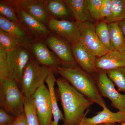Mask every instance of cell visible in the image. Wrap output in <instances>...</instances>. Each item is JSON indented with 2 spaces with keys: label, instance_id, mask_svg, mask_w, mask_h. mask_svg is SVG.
Instances as JSON below:
<instances>
[{
  "label": "cell",
  "instance_id": "cell-1",
  "mask_svg": "<svg viewBox=\"0 0 125 125\" xmlns=\"http://www.w3.org/2000/svg\"><path fill=\"white\" fill-rule=\"evenodd\" d=\"M56 83L64 112L62 125H79L88 113L89 108L94 103L62 76L56 79Z\"/></svg>",
  "mask_w": 125,
  "mask_h": 125
},
{
  "label": "cell",
  "instance_id": "cell-2",
  "mask_svg": "<svg viewBox=\"0 0 125 125\" xmlns=\"http://www.w3.org/2000/svg\"><path fill=\"white\" fill-rule=\"evenodd\" d=\"M54 71L94 103L102 108L106 106L99 92L94 77L84 71L78 65L70 66H59Z\"/></svg>",
  "mask_w": 125,
  "mask_h": 125
},
{
  "label": "cell",
  "instance_id": "cell-3",
  "mask_svg": "<svg viewBox=\"0 0 125 125\" xmlns=\"http://www.w3.org/2000/svg\"><path fill=\"white\" fill-rule=\"evenodd\" d=\"M0 106L16 117L25 112L24 97L16 81L9 78L0 80Z\"/></svg>",
  "mask_w": 125,
  "mask_h": 125
},
{
  "label": "cell",
  "instance_id": "cell-4",
  "mask_svg": "<svg viewBox=\"0 0 125 125\" xmlns=\"http://www.w3.org/2000/svg\"><path fill=\"white\" fill-rule=\"evenodd\" d=\"M50 69L33 57L31 58L25 68L21 82L20 89L24 97H30L44 84Z\"/></svg>",
  "mask_w": 125,
  "mask_h": 125
},
{
  "label": "cell",
  "instance_id": "cell-5",
  "mask_svg": "<svg viewBox=\"0 0 125 125\" xmlns=\"http://www.w3.org/2000/svg\"><path fill=\"white\" fill-rule=\"evenodd\" d=\"M28 49L19 46L7 52L8 78L16 81L20 88L23 73L28 62L32 58Z\"/></svg>",
  "mask_w": 125,
  "mask_h": 125
},
{
  "label": "cell",
  "instance_id": "cell-6",
  "mask_svg": "<svg viewBox=\"0 0 125 125\" xmlns=\"http://www.w3.org/2000/svg\"><path fill=\"white\" fill-rule=\"evenodd\" d=\"M94 76L101 96L109 99L112 106L118 111L125 112V94L120 93L116 89L115 84L108 78L106 72L98 70Z\"/></svg>",
  "mask_w": 125,
  "mask_h": 125
},
{
  "label": "cell",
  "instance_id": "cell-7",
  "mask_svg": "<svg viewBox=\"0 0 125 125\" xmlns=\"http://www.w3.org/2000/svg\"><path fill=\"white\" fill-rule=\"evenodd\" d=\"M31 97L39 125H51L53 116L51 98L48 87L43 84Z\"/></svg>",
  "mask_w": 125,
  "mask_h": 125
},
{
  "label": "cell",
  "instance_id": "cell-8",
  "mask_svg": "<svg viewBox=\"0 0 125 125\" xmlns=\"http://www.w3.org/2000/svg\"><path fill=\"white\" fill-rule=\"evenodd\" d=\"M79 28V40L97 58L105 55L109 52L103 46L97 36L94 23H78Z\"/></svg>",
  "mask_w": 125,
  "mask_h": 125
},
{
  "label": "cell",
  "instance_id": "cell-9",
  "mask_svg": "<svg viewBox=\"0 0 125 125\" xmlns=\"http://www.w3.org/2000/svg\"><path fill=\"white\" fill-rule=\"evenodd\" d=\"M47 24L50 31L65 39L71 45L79 39V23L75 21L58 20L51 17Z\"/></svg>",
  "mask_w": 125,
  "mask_h": 125
},
{
  "label": "cell",
  "instance_id": "cell-10",
  "mask_svg": "<svg viewBox=\"0 0 125 125\" xmlns=\"http://www.w3.org/2000/svg\"><path fill=\"white\" fill-rule=\"evenodd\" d=\"M46 43L60 61L62 65H77L72 53L71 44L67 40L56 35H50L47 37Z\"/></svg>",
  "mask_w": 125,
  "mask_h": 125
},
{
  "label": "cell",
  "instance_id": "cell-11",
  "mask_svg": "<svg viewBox=\"0 0 125 125\" xmlns=\"http://www.w3.org/2000/svg\"><path fill=\"white\" fill-rule=\"evenodd\" d=\"M10 2L15 7L18 20L23 28L38 37H47L49 36L50 30L45 25L29 14L13 1Z\"/></svg>",
  "mask_w": 125,
  "mask_h": 125
},
{
  "label": "cell",
  "instance_id": "cell-12",
  "mask_svg": "<svg viewBox=\"0 0 125 125\" xmlns=\"http://www.w3.org/2000/svg\"><path fill=\"white\" fill-rule=\"evenodd\" d=\"M72 51L76 64L88 73L94 76L97 72V57L79 40L71 45Z\"/></svg>",
  "mask_w": 125,
  "mask_h": 125
},
{
  "label": "cell",
  "instance_id": "cell-13",
  "mask_svg": "<svg viewBox=\"0 0 125 125\" xmlns=\"http://www.w3.org/2000/svg\"><path fill=\"white\" fill-rule=\"evenodd\" d=\"M32 52L35 60L41 65L51 68L54 70L62 65L60 61L48 48L41 40L34 41L29 48Z\"/></svg>",
  "mask_w": 125,
  "mask_h": 125
},
{
  "label": "cell",
  "instance_id": "cell-14",
  "mask_svg": "<svg viewBox=\"0 0 125 125\" xmlns=\"http://www.w3.org/2000/svg\"><path fill=\"white\" fill-rule=\"evenodd\" d=\"M0 29L7 32L16 39L21 46L28 49L34 40L19 24L8 20L0 16Z\"/></svg>",
  "mask_w": 125,
  "mask_h": 125
},
{
  "label": "cell",
  "instance_id": "cell-15",
  "mask_svg": "<svg viewBox=\"0 0 125 125\" xmlns=\"http://www.w3.org/2000/svg\"><path fill=\"white\" fill-rule=\"evenodd\" d=\"M102 111L90 118L85 117L81 122L83 125H99L125 122V112H113L106 106Z\"/></svg>",
  "mask_w": 125,
  "mask_h": 125
},
{
  "label": "cell",
  "instance_id": "cell-16",
  "mask_svg": "<svg viewBox=\"0 0 125 125\" xmlns=\"http://www.w3.org/2000/svg\"><path fill=\"white\" fill-rule=\"evenodd\" d=\"M13 1L43 24H47L51 18L47 10L45 1L24 0Z\"/></svg>",
  "mask_w": 125,
  "mask_h": 125
},
{
  "label": "cell",
  "instance_id": "cell-17",
  "mask_svg": "<svg viewBox=\"0 0 125 125\" xmlns=\"http://www.w3.org/2000/svg\"><path fill=\"white\" fill-rule=\"evenodd\" d=\"M96 67L97 70L104 71L125 67V51L109 52L105 55L97 58Z\"/></svg>",
  "mask_w": 125,
  "mask_h": 125
},
{
  "label": "cell",
  "instance_id": "cell-18",
  "mask_svg": "<svg viewBox=\"0 0 125 125\" xmlns=\"http://www.w3.org/2000/svg\"><path fill=\"white\" fill-rule=\"evenodd\" d=\"M72 11L75 21L78 23L89 22L95 21L90 13L88 5V0H64Z\"/></svg>",
  "mask_w": 125,
  "mask_h": 125
},
{
  "label": "cell",
  "instance_id": "cell-19",
  "mask_svg": "<svg viewBox=\"0 0 125 125\" xmlns=\"http://www.w3.org/2000/svg\"><path fill=\"white\" fill-rule=\"evenodd\" d=\"M46 7L49 15L58 20H67L74 18L72 11L64 0L45 1Z\"/></svg>",
  "mask_w": 125,
  "mask_h": 125
},
{
  "label": "cell",
  "instance_id": "cell-20",
  "mask_svg": "<svg viewBox=\"0 0 125 125\" xmlns=\"http://www.w3.org/2000/svg\"><path fill=\"white\" fill-rule=\"evenodd\" d=\"M54 70L50 68L49 74L45 82L46 83L51 94V98L52 113L53 120L52 122L51 125H58L60 121L64 120V114L59 108L55 90V85L56 79L54 73Z\"/></svg>",
  "mask_w": 125,
  "mask_h": 125
},
{
  "label": "cell",
  "instance_id": "cell-21",
  "mask_svg": "<svg viewBox=\"0 0 125 125\" xmlns=\"http://www.w3.org/2000/svg\"><path fill=\"white\" fill-rule=\"evenodd\" d=\"M108 24L110 40L114 51H125V36L117 22Z\"/></svg>",
  "mask_w": 125,
  "mask_h": 125
},
{
  "label": "cell",
  "instance_id": "cell-22",
  "mask_svg": "<svg viewBox=\"0 0 125 125\" xmlns=\"http://www.w3.org/2000/svg\"><path fill=\"white\" fill-rule=\"evenodd\" d=\"M95 31L103 46L108 52L114 51L110 40L108 24L105 21H101L96 25Z\"/></svg>",
  "mask_w": 125,
  "mask_h": 125
},
{
  "label": "cell",
  "instance_id": "cell-23",
  "mask_svg": "<svg viewBox=\"0 0 125 125\" xmlns=\"http://www.w3.org/2000/svg\"><path fill=\"white\" fill-rule=\"evenodd\" d=\"M112 14L104 20L108 23L118 22L125 20V0H111Z\"/></svg>",
  "mask_w": 125,
  "mask_h": 125
},
{
  "label": "cell",
  "instance_id": "cell-24",
  "mask_svg": "<svg viewBox=\"0 0 125 125\" xmlns=\"http://www.w3.org/2000/svg\"><path fill=\"white\" fill-rule=\"evenodd\" d=\"M105 72L108 78L117 87L118 91L125 93V67Z\"/></svg>",
  "mask_w": 125,
  "mask_h": 125
},
{
  "label": "cell",
  "instance_id": "cell-25",
  "mask_svg": "<svg viewBox=\"0 0 125 125\" xmlns=\"http://www.w3.org/2000/svg\"><path fill=\"white\" fill-rule=\"evenodd\" d=\"M0 15L8 20L20 24L15 7L10 1H0Z\"/></svg>",
  "mask_w": 125,
  "mask_h": 125
},
{
  "label": "cell",
  "instance_id": "cell-26",
  "mask_svg": "<svg viewBox=\"0 0 125 125\" xmlns=\"http://www.w3.org/2000/svg\"><path fill=\"white\" fill-rule=\"evenodd\" d=\"M24 103L25 112L28 125H39L36 109L31 97H24Z\"/></svg>",
  "mask_w": 125,
  "mask_h": 125
},
{
  "label": "cell",
  "instance_id": "cell-27",
  "mask_svg": "<svg viewBox=\"0 0 125 125\" xmlns=\"http://www.w3.org/2000/svg\"><path fill=\"white\" fill-rule=\"evenodd\" d=\"M0 45L7 50L11 51L19 46H21L13 36L7 32L0 29Z\"/></svg>",
  "mask_w": 125,
  "mask_h": 125
},
{
  "label": "cell",
  "instance_id": "cell-28",
  "mask_svg": "<svg viewBox=\"0 0 125 125\" xmlns=\"http://www.w3.org/2000/svg\"><path fill=\"white\" fill-rule=\"evenodd\" d=\"M103 0H88L89 10L95 21L102 20L101 10Z\"/></svg>",
  "mask_w": 125,
  "mask_h": 125
},
{
  "label": "cell",
  "instance_id": "cell-29",
  "mask_svg": "<svg viewBox=\"0 0 125 125\" xmlns=\"http://www.w3.org/2000/svg\"><path fill=\"white\" fill-rule=\"evenodd\" d=\"M7 50L0 45V80L8 78Z\"/></svg>",
  "mask_w": 125,
  "mask_h": 125
},
{
  "label": "cell",
  "instance_id": "cell-30",
  "mask_svg": "<svg viewBox=\"0 0 125 125\" xmlns=\"http://www.w3.org/2000/svg\"><path fill=\"white\" fill-rule=\"evenodd\" d=\"M111 0H103L101 7V14L102 20L107 19L112 14Z\"/></svg>",
  "mask_w": 125,
  "mask_h": 125
},
{
  "label": "cell",
  "instance_id": "cell-31",
  "mask_svg": "<svg viewBox=\"0 0 125 125\" xmlns=\"http://www.w3.org/2000/svg\"><path fill=\"white\" fill-rule=\"evenodd\" d=\"M16 117L11 116L2 108H0V125H9L13 123Z\"/></svg>",
  "mask_w": 125,
  "mask_h": 125
},
{
  "label": "cell",
  "instance_id": "cell-32",
  "mask_svg": "<svg viewBox=\"0 0 125 125\" xmlns=\"http://www.w3.org/2000/svg\"><path fill=\"white\" fill-rule=\"evenodd\" d=\"M9 125H28L25 112L16 117L13 123Z\"/></svg>",
  "mask_w": 125,
  "mask_h": 125
},
{
  "label": "cell",
  "instance_id": "cell-33",
  "mask_svg": "<svg viewBox=\"0 0 125 125\" xmlns=\"http://www.w3.org/2000/svg\"><path fill=\"white\" fill-rule=\"evenodd\" d=\"M120 27L122 29L125 36V20L117 22Z\"/></svg>",
  "mask_w": 125,
  "mask_h": 125
},
{
  "label": "cell",
  "instance_id": "cell-34",
  "mask_svg": "<svg viewBox=\"0 0 125 125\" xmlns=\"http://www.w3.org/2000/svg\"><path fill=\"white\" fill-rule=\"evenodd\" d=\"M99 125H114V124H101ZM125 125V122H123V123H122L120 125Z\"/></svg>",
  "mask_w": 125,
  "mask_h": 125
},
{
  "label": "cell",
  "instance_id": "cell-35",
  "mask_svg": "<svg viewBox=\"0 0 125 125\" xmlns=\"http://www.w3.org/2000/svg\"><path fill=\"white\" fill-rule=\"evenodd\" d=\"M79 125H82V123H80V124Z\"/></svg>",
  "mask_w": 125,
  "mask_h": 125
}]
</instances>
